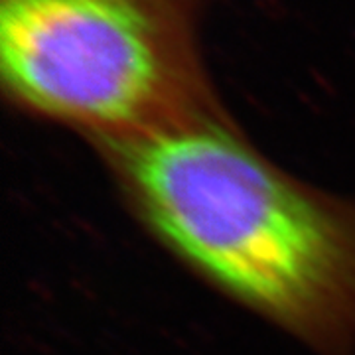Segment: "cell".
I'll list each match as a JSON object with an SVG mask.
<instances>
[{
    "instance_id": "7a4b0ae2",
    "label": "cell",
    "mask_w": 355,
    "mask_h": 355,
    "mask_svg": "<svg viewBox=\"0 0 355 355\" xmlns=\"http://www.w3.org/2000/svg\"><path fill=\"white\" fill-rule=\"evenodd\" d=\"M207 0H0V73L18 105L95 140L219 113L198 51Z\"/></svg>"
},
{
    "instance_id": "6da1fadb",
    "label": "cell",
    "mask_w": 355,
    "mask_h": 355,
    "mask_svg": "<svg viewBox=\"0 0 355 355\" xmlns=\"http://www.w3.org/2000/svg\"><path fill=\"white\" fill-rule=\"evenodd\" d=\"M97 144L191 268L318 347L355 342V202L280 172L221 111Z\"/></svg>"
}]
</instances>
